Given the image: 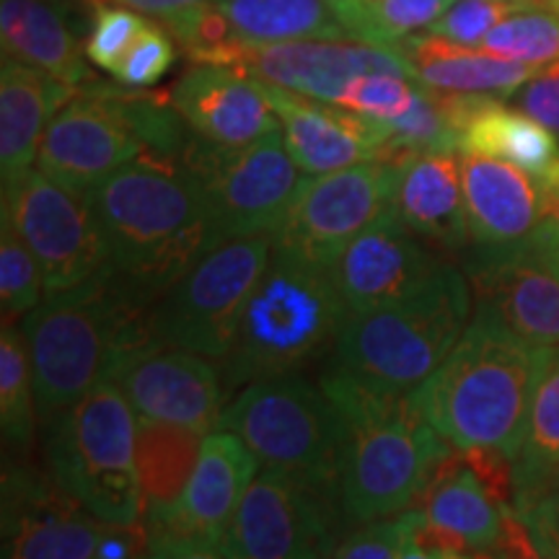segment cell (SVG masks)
I'll list each match as a JSON object with an SVG mask.
<instances>
[{
    "instance_id": "5bb4252c",
    "label": "cell",
    "mask_w": 559,
    "mask_h": 559,
    "mask_svg": "<svg viewBox=\"0 0 559 559\" xmlns=\"http://www.w3.org/2000/svg\"><path fill=\"white\" fill-rule=\"evenodd\" d=\"M140 156L145 145L122 107L120 88L91 79L47 128L37 169L68 190L91 194Z\"/></svg>"
},
{
    "instance_id": "6da1fadb",
    "label": "cell",
    "mask_w": 559,
    "mask_h": 559,
    "mask_svg": "<svg viewBox=\"0 0 559 559\" xmlns=\"http://www.w3.org/2000/svg\"><path fill=\"white\" fill-rule=\"evenodd\" d=\"M115 283L151 309L210 249V213L181 160L140 156L88 194Z\"/></svg>"
},
{
    "instance_id": "b9f144b4",
    "label": "cell",
    "mask_w": 559,
    "mask_h": 559,
    "mask_svg": "<svg viewBox=\"0 0 559 559\" xmlns=\"http://www.w3.org/2000/svg\"><path fill=\"white\" fill-rule=\"evenodd\" d=\"M519 109L539 120L559 138V60L542 68L526 86L519 91Z\"/></svg>"
},
{
    "instance_id": "83f0119b",
    "label": "cell",
    "mask_w": 559,
    "mask_h": 559,
    "mask_svg": "<svg viewBox=\"0 0 559 559\" xmlns=\"http://www.w3.org/2000/svg\"><path fill=\"white\" fill-rule=\"evenodd\" d=\"M66 0H0L3 58L34 66L81 88L91 81Z\"/></svg>"
},
{
    "instance_id": "1f68e13d",
    "label": "cell",
    "mask_w": 559,
    "mask_h": 559,
    "mask_svg": "<svg viewBox=\"0 0 559 559\" xmlns=\"http://www.w3.org/2000/svg\"><path fill=\"white\" fill-rule=\"evenodd\" d=\"M243 45L347 37L326 0H215Z\"/></svg>"
},
{
    "instance_id": "7402d4cb",
    "label": "cell",
    "mask_w": 559,
    "mask_h": 559,
    "mask_svg": "<svg viewBox=\"0 0 559 559\" xmlns=\"http://www.w3.org/2000/svg\"><path fill=\"white\" fill-rule=\"evenodd\" d=\"M169 94L187 128L207 143L241 148L280 130L264 86L241 70L192 66Z\"/></svg>"
},
{
    "instance_id": "74e56055",
    "label": "cell",
    "mask_w": 559,
    "mask_h": 559,
    "mask_svg": "<svg viewBox=\"0 0 559 559\" xmlns=\"http://www.w3.org/2000/svg\"><path fill=\"white\" fill-rule=\"evenodd\" d=\"M417 94V81L409 75L368 73L355 79L342 94L340 107L368 117V120L386 122L404 115L412 107Z\"/></svg>"
},
{
    "instance_id": "836d02e7",
    "label": "cell",
    "mask_w": 559,
    "mask_h": 559,
    "mask_svg": "<svg viewBox=\"0 0 559 559\" xmlns=\"http://www.w3.org/2000/svg\"><path fill=\"white\" fill-rule=\"evenodd\" d=\"M451 0H345L334 9L347 37L400 45L412 34L430 29Z\"/></svg>"
},
{
    "instance_id": "4316f807",
    "label": "cell",
    "mask_w": 559,
    "mask_h": 559,
    "mask_svg": "<svg viewBox=\"0 0 559 559\" xmlns=\"http://www.w3.org/2000/svg\"><path fill=\"white\" fill-rule=\"evenodd\" d=\"M396 47L407 60L412 79L430 88L459 91V94L510 96L544 68L500 58L477 47L456 45L438 34H412Z\"/></svg>"
},
{
    "instance_id": "9c48e42d",
    "label": "cell",
    "mask_w": 559,
    "mask_h": 559,
    "mask_svg": "<svg viewBox=\"0 0 559 559\" xmlns=\"http://www.w3.org/2000/svg\"><path fill=\"white\" fill-rule=\"evenodd\" d=\"M270 257L272 234L241 236L210 249L151 306L148 330L153 337L213 360H226Z\"/></svg>"
},
{
    "instance_id": "3957f363",
    "label": "cell",
    "mask_w": 559,
    "mask_h": 559,
    "mask_svg": "<svg viewBox=\"0 0 559 559\" xmlns=\"http://www.w3.org/2000/svg\"><path fill=\"white\" fill-rule=\"evenodd\" d=\"M319 383L345 430L337 481L345 521L360 526L417 508L453 445L423 417L412 394H381L334 366Z\"/></svg>"
},
{
    "instance_id": "2e32d148",
    "label": "cell",
    "mask_w": 559,
    "mask_h": 559,
    "mask_svg": "<svg viewBox=\"0 0 559 559\" xmlns=\"http://www.w3.org/2000/svg\"><path fill=\"white\" fill-rule=\"evenodd\" d=\"M111 523L19 459L3 466V559H99Z\"/></svg>"
},
{
    "instance_id": "277c9868",
    "label": "cell",
    "mask_w": 559,
    "mask_h": 559,
    "mask_svg": "<svg viewBox=\"0 0 559 559\" xmlns=\"http://www.w3.org/2000/svg\"><path fill=\"white\" fill-rule=\"evenodd\" d=\"M148 311L107 272L47 293L21 319L29 349L37 415L45 428L107 379L122 347L148 337Z\"/></svg>"
},
{
    "instance_id": "8d00e7d4",
    "label": "cell",
    "mask_w": 559,
    "mask_h": 559,
    "mask_svg": "<svg viewBox=\"0 0 559 559\" xmlns=\"http://www.w3.org/2000/svg\"><path fill=\"white\" fill-rule=\"evenodd\" d=\"M423 523L425 513L419 508L360 523L337 542L332 559H400Z\"/></svg>"
},
{
    "instance_id": "f907efd6",
    "label": "cell",
    "mask_w": 559,
    "mask_h": 559,
    "mask_svg": "<svg viewBox=\"0 0 559 559\" xmlns=\"http://www.w3.org/2000/svg\"><path fill=\"white\" fill-rule=\"evenodd\" d=\"M79 3L86 5V9H94V11H99V9H104V5L109 3V0H79Z\"/></svg>"
},
{
    "instance_id": "f35d334b",
    "label": "cell",
    "mask_w": 559,
    "mask_h": 559,
    "mask_svg": "<svg viewBox=\"0 0 559 559\" xmlns=\"http://www.w3.org/2000/svg\"><path fill=\"white\" fill-rule=\"evenodd\" d=\"M523 9H534V5L519 3V0H451L443 16L430 26V34L464 47H481L495 26Z\"/></svg>"
},
{
    "instance_id": "ab89813d",
    "label": "cell",
    "mask_w": 559,
    "mask_h": 559,
    "mask_svg": "<svg viewBox=\"0 0 559 559\" xmlns=\"http://www.w3.org/2000/svg\"><path fill=\"white\" fill-rule=\"evenodd\" d=\"M174 58H177V50H174L171 34L158 21L156 24L148 21L130 50L124 52L120 66L111 70V75L120 81V86L151 88L169 73Z\"/></svg>"
},
{
    "instance_id": "c3c4849f",
    "label": "cell",
    "mask_w": 559,
    "mask_h": 559,
    "mask_svg": "<svg viewBox=\"0 0 559 559\" xmlns=\"http://www.w3.org/2000/svg\"><path fill=\"white\" fill-rule=\"evenodd\" d=\"M521 515H526V519H534L544 523V526H549L551 531H557L559 534V485L547 489V492L539 495L536 500H531L528 506L523 508H515Z\"/></svg>"
},
{
    "instance_id": "f5cc1de1",
    "label": "cell",
    "mask_w": 559,
    "mask_h": 559,
    "mask_svg": "<svg viewBox=\"0 0 559 559\" xmlns=\"http://www.w3.org/2000/svg\"><path fill=\"white\" fill-rule=\"evenodd\" d=\"M326 3H330V5H332V11H334V9H337V5L345 3V0H326Z\"/></svg>"
},
{
    "instance_id": "7dc6e473",
    "label": "cell",
    "mask_w": 559,
    "mask_h": 559,
    "mask_svg": "<svg viewBox=\"0 0 559 559\" xmlns=\"http://www.w3.org/2000/svg\"><path fill=\"white\" fill-rule=\"evenodd\" d=\"M117 3L128 5V9L138 13H145V16H156L158 24H166V21L185 16V13L215 3V0H117Z\"/></svg>"
},
{
    "instance_id": "603a6c76",
    "label": "cell",
    "mask_w": 559,
    "mask_h": 559,
    "mask_svg": "<svg viewBox=\"0 0 559 559\" xmlns=\"http://www.w3.org/2000/svg\"><path fill=\"white\" fill-rule=\"evenodd\" d=\"M419 510L425 513L423 531L432 539L492 557L515 506L500 500L474 472L464 451L453 449L432 472Z\"/></svg>"
},
{
    "instance_id": "52a82bcc",
    "label": "cell",
    "mask_w": 559,
    "mask_h": 559,
    "mask_svg": "<svg viewBox=\"0 0 559 559\" xmlns=\"http://www.w3.org/2000/svg\"><path fill=\"white\" fill-rule=\"evenodd\" d=\"M135 415L124 391L104 379L47 428L50 477L96 519L122 528H143Z\"/></svg>"
},
{
    "instance_id": "e575fe53",
    "label": "cell",
    "mask_w": 559,
    "mask_h": 559,
    "mask_svg": "<svg viewBox=\"0 0 559 559\" xmlns=\"http://www.w3.org/2000/svg\"><path fill=\"white\" fill-rule=\"evenodd\" d=\"M481 50L500 58L544 66L559 60V16L547 9H523L495 26Z\"/></svg>"
},
{
    "instance_id": "ee69618b",
    "label": "cell",
    "mask_w": 559,
    "mask_h": 559,
    "mask_svg": "<svg viewBox=\"0 0 559 559\" xmlns=\"http://www.w3.org/2000/svg\"><path fill=\"white\" fill-rule=\"evenodd\" d=\"M492 559H544L539 547H536L534 536H531L528 523L523 521L519 510L510 513L506 536H502L500 547L495 549Z\"/></svg>"
},
{
    "instance_id": "d6986e66",
    "label": "cell",
    "mask_w": 559,
    "mask_h": 559,
    "mask_svg": "<svg viewBox=\"0 0 559 559\" xmlns=\"http://www.w3.org/2000/svg\"><path fill=\"white\" fill-rule=\"evenodd\" d=\"M438 264L425 241L391 207L347 243L334 262L332 277L347 311L362 313L409 296Z\"/></svg>"
},
{
    "instance_id": "e0dca14e",
    "label": "cell",
    "mask_w": 559,
    "mask_h": 559,
    "mask_svg": "<svg viewBox=\"0 0 559 559\" xmlns=\"http://www.w3.org/2000/svg\"><path fill=\"white\" fill-rule=\"evenodd\" d=\"M234 70L251 79L296 91L311 99L340 104L345 88L368 73L409 75V66L396 45L355 37H311L277 45H243Z\"/></svg>"
},
{
    "instance_id": "9a60e30c",
    "label": "cell",
    "mask_w": 559,
    "mask_h": 559,
    "mask_svg": "<svg viewBox=\"0 0 559 559\" xmlns=\"http://www.w3.org/2000/svg\"><path fill=\"white\" fill-rule=\"evenodd\" d=\"M109 381L124 391L138 417L215 430L226 409V379L213 358L148 334L111 360Z\"/></svg>"
},
{
    "instance_id": "681fc988",
    "label": "cell",
    "mask_w": 559,
    "mask_h": 559,
    "mask_svg": "<svg viewBox=\"0 0 559 559\" xmlns=\"http://www.w3.org/2000/svg\"><path fill=\"white\" fill-rule=\"evenodd\" d=\"M523 521L528 523L531 536H534V542H536V547H539L542 557L544 559H559V534H557V531H551L549 526H544V523L534 521V519H526V515H523Z\"/></svg>"
},
{
    "instance_id": "6f0895ef",
    "label": "cell",
    "mask_w": 559,
    "mask_h": 559,
    "mask_svg": "<svg viewBox=\"0 0 559 559\" xmlns=\"http://www.w3.org/2000/svg\"><path fill=\"white\" fill-rule=\"evenodd\" d=\"M531 3H534V0H531Z\"/></svg>"
},
{
    "instance_id": "cb8c5ba5",
    "label": "cell",
    "mask_w": 559,
    "mask_h": 559,
    "mask_svg": "<svg viewBox=\"0 0 559 559\" xmlns=\"http://www.w3.org/2000/svg\"><path fill=\"white\" fill-rule=\"evenodd\" d=\"M459 169L472 241L506 247L534 234L542 215V190L528 171L469 151H461Z\"/></svg>"
},
{
    "instance_id": "ba28073f",
    "label": "cell",
    "mask_w": 559,
    "mask_h": 559,
    "mask_svg": "<svg viewBox=\"0 0 559 559\" xmlns=\"http://www.w3.org/2000/svg\"><path fill=\"white\" fill-rule=\"evenodd\" d=\"M218 428L236 432L267 469L288 472L340 500L342 417L321 383L304 373L241 386Z\"/></svg>"
},
{
    "instance_id": "7a4b0ae2",
    "label": "cell",
    "mask_w": 559,
    "mask_h": 559,
    "mask_svg": "<svg viewBox=\"0 0 559 559\" xmlns=\"http://www.w3.org/2000/svg\"><path fill=\"white\" fill-rule=\"evenodd\" d=\"M542 360L544 347L474 306L464 337L443 366L412 391V402L453 449H489L515 464Z\"/></svg>"
},
{
    "instance_id": "4fadbf2b",
    "label": "cell",
    "mask_w": 559,
    "mask_h": 559,
    "mask_svg": "<svg viewBox=\"0 0 559 559\" xmlns=\"http://www.w3.org/2000/svg\"><path fill=\"white\" fill-rule=\"evenodd\" d=\"M3 221L29 247L45 272L47 293H58L109 270L107 243L88 194L29 169L3 187Z\"/></svg>"
},
{
    "instance_id": "60d3db41",
    "label": "cell",
    "mask_w": 559,
    "mask_h": 559,
    "mask_svg": "<svg viewBox=\"0 0 559 559\" xmlns=\"http://www.w3.org/2000/svg\"><path fill=\"white\" fill-rule=\"evenodd\" d=\"M145 21L138 11L130 9H104L96 11L94 26L86 39V58L102 70H115L130 50L138 34L145 29Z\"/></svg>"
},
{
    "instance_id": "11a10c76",
    "label": "cell",
    "mask_w": 559,
    "mask_h": 559,
    "mask_svg": "<svg viewBox=\"0 0 559 559\" xmlns=\"http://www.w3.org/2000/svg\"><path fill=\"white\" fill-rule=\"evenodd\" d=\"M321 559H332V557H321Z\"/></svg>"
},
{
    "instance_id": "d590c367",
    "label": "cell",
    "mask_w": 559,
    "mask_h": 559,
    "mask_svg": "<svg viewBox=\"0 0 559 559\" xmlns=\"http://www.w3.org/2000/svg\"><path fill=\"white\" fill-rule=\"evenodd\" d=\"M47 296L45 272L19 234L3 221L0 230V311L3 319L21 321Z\"/></svg>"
},
{
    "instance_id": "7bdbcfd3",
    "label": "cell",
    "mask_w": 559,
    "mask_h": 559,
    "mask_svg": "<svg viewBox=\"0 0 559 559\" xmlns=\"http://www.w3.org/2000/svg\"><path fill=\"white\" fill-rule=\"evenodd\" d=\"M536 181L542 190V215L539 226L528 239L551 254V251H559V158Z\"/></svg>"
},
{
    "instance_id": "f546056e",
    "label": "cell",
    "mask_w": 559,
    "mask_h": 559,
    "mask_svg": "<svg viewBox=\"0 0 559 559\" xmlns=\"http://www.w3.org/2000/svg\"><path fill=\"white\" fill-rule=\"evenodd\" d=\"M461 151L508 160L539 179L559 158V140L523 109H510L500 96H489L466 122Z\"/></svg>"
},
{
    "instance_id": "bcb514c9",
    "label": "cell",
    "mask_w": 559,
    "mask_h": 559,
    "mask_svg": "<svg viewBox=\"0 0 559 559\" xmlns=\"http://www.w3.org/2000/svg\"><path fill=\"white\" fill-rule=\"evenodd\" d=\"M145 559H228L218 547L185 539H160L148 544Z\"/></svg>"
},
{
    "instance_id": "d4e9b609",
    "label": "cell",
    "mask_w": 559,
    "mask_h": 559,
    "mask_svg": "<svg viewBox=\"0 0 559 559\" xmlns=\"http://www.w3.org/2000/svg\"><path fill=\"white\" fill-rule=\"evenodd\" d=\"M79 88L26 62L3 58L0 66V177L3 187L37 164V153L58 111Z\"/></svg>"
},
{
    "instance_id": "44dd1931",
    "label": "cell",
    "mask_w": 559,
    "mask_h": 559,
    "mask_svg": "<svg viewBox=\"0 0 559 559\" xmlns=\"http://www.w3.org/2000/svg\"><path fill=\"white\" fill-rule=\"evenodd\" d=\"M262 86L280 120L285 145L304 174L319 177L366 160H379L386 138L376 120L296 91L270 86V83Z\"/></svg>"
},
{
    "instance_id": "ac0fdd59",
    "label": "cell",
    "mask_w": 559,
    "mask_h": 559,
    "mask_svg": "<svg viewBox=\"0 0 559 559\" xmlns=\"http://www.w3.org/2000/svg\"><path fill=\"white\" fill-rule=\"evenodd\" d=\"M474 306L536 347H559V272L531 239L481 247L464 262Z\"/></svg>"
},
{
    "instance_id": "f6af8a7d",
    "label": "cell",
    "mask_w": 559,
    "mask_h": 559,
    "mask_svg": "<svg viewBox=\"0 0 559 559\" xmlns=\"http://www.w3.org/2000/svg\"><path fill=\"white\" fill-rule=\"evenodd\" d=\"M400 559H492V557L453 547V544H445V542H438L419 528L415 539H412L407 544V549L402 551Z\"/></svg>"
},
{
    "instance_id": "ffe728a7",
    "label": "cell",
    "mask_w": 559,
    "mask_h": 559,
    "mask_svg": "<svg viewBox=\"0 0 559 559\" xmlns=\"http://www.w3.org/2000/svg\"><path fill=\"white\" fill-rule=\"evenodd\" d=\"M260 466V459L236 432L223 428L210 430L190 485L181 492L169 521L148 536V544L185 539L221 547L230 519Z\"/></svg>"
},
{
    "instance_id": "5b68a950",
    "label": "cell",
    "mask_w": 559,
    "mask_h": 559,
    "mask_svg": "<svg viewBox=\"0 0 559 559\" xmlns=\"http://www.w3.org/2000/svg\"><path fill=\"white\" fill-rule=\"evenodd\" d=\"M474 296L464 270L436 272L394 304L349 313L332 366L381 394H412L453 353L472 321Z\"/></svg>"
},
{
    "instance_id": "7c38bea8",
    "label": "cell",
    "mask_w": 559,
    "mask_h": 559,
    "mask_svg": "<svg viewBox=\"0 0 559 559\" xmlns=\"http://www.w3.org/2000/svg\"><path fill=\"white\" fill-rule=\"evenodd\" d=\"M340 500L288 472L262 466L221 542L228 559L332 557L340 536Z\"/></svg>"
},
{
    "instance_id": "db71d44e",
    "label": "cell",
    "mask_w": 559,
    "mask_h": 559,
    "mask_svg": "<svg viewBox=\"0 0 559 559\" xmlns=\"http://www.w3.org/2000/svg\"><path fill=\"white\" fill-rule=\"evenodd\" d=\"M519 3H526V5H534V3H531V0H519Z\"/></svg>"
},
{
    "instance_id": "d6a6232c",
    "label": "cell",
    "mask_w": 559,
    "mask_h": 559,
    "mask_svg": "<svg viewBox=\"0 0 559 559\" xmlns=\"http://www.w3.org/2000/svg\"><path fill=\"white\" fill-rule=\"evenodd\" d=\"M37 394L21 321L3 319L0 330V428L3 443L16 456H24L34 443L37 428Z\"/></svg>"
},
{
    "instance_id": "8992f818",
    "label": "cell",
    "mask_w": 559,
    "mask_h": 559,
    "mask_svg": "<svg viewBox=\"0 0 559 559\" xmlns=\"http://www.w3.org/2000/svg\"><path fill=\"white\" fill-rule=\"evenodd\" d=\"M349 317L332 270L272 249L270 264L243 309L223 368L228 394L270 376L304 373L334 355Z\"/></svg>"
},
{
    "instance_id": "9f6ffc18",
    "label": "cell",
    "mask_w": 559,
    "mask_h": 559,
    "mask_svg": "<svg viewBox=\"0 0 559 559\" xmlns=\"http://www.w3.org/2000/svg\"><path fill=\"white\" fill-rule=\"evenodd\" d=\"M557 485H559V477H557Z\"/></svg>"
},
{
    "instance_id": "8fae6325",
    "label": "cell",
    "mask_w": 559,
    "mask_h": 559,
    "mask_svg": "<svg viewBox=\"0 0 559 559\" xmlns=\"http://www.w3.org/2000/svg\"><path fill=\"white\" fill-rule=\"evenodd\" d=\"M400 166L366 160L349 169L304 177L272 249L332 270L347 243L394 207Z\"/></svg>"
},
{
    "instance_id": "30bf717a",
    "label": "cell",
    "mask_w": 559,
    "mask_h": 559,
    "mask_svg": "<svg viewBox=\"0 0 559 559\" xmlns=\"http://www.w3.org/2000/svg\"><path fill=\"white\" fill-rule=\"evenodd\" d=\"M179 160L200 185L215 243L275 234L304 181L283 130L241 148L207 143L192 132Z\"/></svg>"
},
{
    "instance_id": "816d5d0a",
    "label": "cell",
    "mask_w": 559,
    "mask_h": 559,
    "mask_svg": "<svg viewBox=\"0 0 559 559\" xmlns=\"http://www.w3.org/2000/svg\"><path fill=\"white\" fill-rule=\"evenodd\" d=\"M549 260L555 262V267H557V272H559V251H551V254H549Z\"/></svg>"
},
{
    "instance_id": "484cf974",
    "label": "cell",
    "mask_w": 559,
    "mask_h": 559,
    "mask_svg": "<svg viewBox=\"0 0 559 559\" xmlns=\"http://www.w3.org/2000/svg\"><path fill=\"white\" fill-rule=\"evenodd\" d=\"M394 207L432 247L459 251L472 241L459 158L453 153H423L402 164Z\"/></svg>"
},
{
    "instance_id": "4dcf8cb0",
    "label": "cell",
    "mask_w": 559,
    "mask_h": 559,
    "mask_svg": "<svg viewBox=\"0 0 559 559\" xmlns=\"http://www.w3.org/2000/svg\"><path fill=\"white\" fill-rule=\"evenodd\" d=\"M515 508L528 506L559 477V347H544L539 379L531 400L526 436L515 459Z\"/></svg>"
},
{
    "instance_id": "f1b7e54d",
    "label": "cell",
    "mask_w": 559,
    "mask_h": 559,
    "mask_svg": "<svg viewBox=\"0 0 559 559\" xmlns=\"http://www.w3.org/2000/svg\"><path fill=\"white\" fill-rule=\"evenodd\" d=\"M205 436V430L190 425L138 417V474L143 489L145 536L156 534L169 521L181 492L190 485Z\"/></svg>"
}]
</instances>
